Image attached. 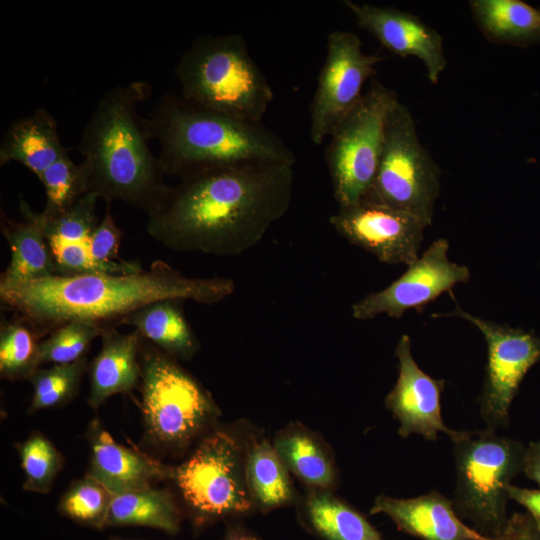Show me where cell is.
Masks as SVG:
<instances>
[{"label": "cell", "instance_id": "277c9868", "mask_svg": "<svg viewBox=\"0 0 540 540\" xmlns=\"http://www.w3.org/2000/svg\"><path fill=\"white\" fill-rule=\"evenodd\" d=\"M151 139L160 144L164 175L183 177L195 171L244 163L295 164L283 140L262 122L210 111L164 95L145 118Z\"/></svg>", "mask_w": 540, "mask_h": 540}, {"label": "cell", "instance_id": "4316f807", "mask_svg": "<svg viewBox=\"0 0 540 540\" xmlns=\"http://www.w3.org/2000/svg\"><path fill=\"white\" fill-rule=\"evenodd\" d=\"M303 515L310 530L323 540H383L359 511L329 490H313L304 502Z\"/></svg>", "mask_w": 540, "mask_h": 540}, {"label": "cell", "instance_id": "8992f818", "mask_svg": "<svg viewBox=\"0 0 540 540\" xmlns=\"http://www.w3.org/2000/svg\"><path fill=\"white\" fill-rule=\"evenodd\" d=\"M141 410L146 437L161 450L182 451L210 431L220 411L177 359L142 339Z\"/></svg>", "mask_w": 540, "mask_h": 540}, {"label": "cell", "instance_id": "2e32d148", "mask_svg": "<svg viewBox=\"0 0 540 540\" xmlns=\"http://www.w3.org/2000/svg\"><path fill=\"white\" fill-rule=\"evenodd\" d=\"M356 24L382 47L401 58L416 57L425 67L428 80L437 84L447 67L443 38L417 15L393 7L343 1Z\"/></svg>", "mask_w": 540, "mask_h": 540}, {"label": "cell", "instance_id": "ba28073f", "mask_svg": "<svg viewBox=\"0 0 540 540\" xmlns=\"http://www.w3.org/2000/svg\"><path fill=\"white\" fill-rule=\"evenodd\" d=\"M398 101L394 90L371 79L360 101L328 137L325 160L338 207L360 202L370 189L378 169L387 121Z\"/></svg>", "mask_w": 540, "mask_h": 540}, {"label": "cell", "instance_id": "836d02e7", "mask_svg": "<svg viewBox=\"0 0 540 540\" xmlns=\"http://www.w3.org/2000/svg\"><path fill=\"white\" fill-rule=\"evenodd\" d=\"M56 267V275L89 273L126 274L142 270L137 262L115 261L109 264L96 262L89 251L88 242H71L59 238L47 239Z\"/></svg>", "mask_w": 540, "mask_h": 540}, {"label": "cell", "instance_id": "1f68e13d", "mask_svg": "<svg viewBox=\"0 0 540 540\" xmlns=\"http://www.w3.org/2000/svg\"><path fill=\"white\" fill-rule=\"evenodd\" d=\"M23 471V489L40 494L48 493L64 466V457L41 432L33 431L17 444Z\"/></svg>", "mask_w": 540, "mask_h": 540}, {"label": "cell", "instance_id": "f35d334b", "mask_svg": "<svg viewBox=\"0 0 540 540\" xmlns=\"http://www.w3.org/2000/svg\"><path fill=\"white\" fill-rule=\"evenodd\" d=\"M523 473L540 486V440L526 447Z\"/></svg>", "mask_w": 540, "mask_h": 540}, {"label": "cell", "instance_id": "7c38bea8", "mask_svg": "<svg viewBox=\"0 0 540 540\" xmlns=\"http://www.w3.org/2000/svg\"><path fill=\"white\" fill-rule=\"evenodd\" d=\"M379 53L366 54L353 32L334 30L327 36L326 57L310 105V138L320 145L336 124L363 96V87L383 61Z\"/></svg>", "mask_w": 540, "mask_h": 540}, {"label": "cell", "instance_id": "ffe728a7", "mask_svg": "<svg viewBox=\"0 0 540 540\" xmlns=\"http://www.w3.org/2000/svg\"><path fill=\"white\" fill-rule=\"evenodd\" d=\"M22 219L11 220L1 212V232L10 249V262L0 285H14L56 275V267L44 230L41 213L20 198Z\"/></svg>", "mask_w": 540, "mask_h": 540}, {"label": "cell", "instance_id": "30bf717a", "mask_svg": "<svg viewBox=\"0 0 540 540\" xmlns=\"http://www.w3.org/2000/svg\"><path fill=\"white\" fill-rule=\"evenodd\" d=\"M175 482L195 523L204 524L252 509L244 450L228 431L215 429L175 467Z\"/></svg>", "mask_w": 540, "mask_h": 540}, {"label": "cell", "instance_id": "52a82bcc", "mask_svg": "<svg viewBox=\"0 0 540 540\" xmlns=\"http://www.w3.org/2000/svg\"><path fill=\"white\" fill-rule=\"evenodd\" d=\"M453 444L456 470L453 507L476 531L500 539L509 520L508 488L523 472L526 446L487 428L466 431Z\"/></svg>", "mask_w": 540, "mask_h": 540}, {"label": "cell", "instance_id": "cb8c5ba5", "mask_svg": "<svg viewBox=\"0 0 540 540\" xmlns=\"http://www.w3.org/2000/svg\"><path fill=\"white\" fill-rule=\"evenodd\" d=\"M273 446L287 470L313 490H329L335 485L333 457L311 431L289 425L276 435Z\"/></svg>", "mask_w": 540, "mask_h": 540}, {"label": "cell", "instance_id": "d590c367", "mask_svg": "<svg viewBox=\"0 0 540 540\" xmlns=\"http://www.w3.org/2000/svg\"><path fill=\"white\" fill-rule=\"evenodd\" d=\"M121 238L122 231L114 221L110 203H107L104 217L97 225L88 241L92 258L101 264L120 261L118 260V252Z\"/></svg>", "mask_w": 540, "mask_h": 540}, {"label": "cell", "instance_id": "e575fe53", "mask_svg": "<svg viewBox=\"0 0 540 540\" xmlns=\"http://www.w3.org/2000/svg\"><path fill=\"white\" fill-rule=\"evenodd\" d=\"M99 196L87 192L67 211L45 217L44 230L46 238H59L71 242H88L97 227L96 203Z\"/></svg>", "mask_w": 540, "mask_h": 540}, {"label": "cell", "instance_id": "484cf974", "mask_svg": "<svg viewBox=\"0 0 540 540\" xmlns=\"http://www.w3.org/2000/svg\"><path fill=\"white\" fill-rule=\"evenodd\" d=\"M180 522L181 513L173 494L153 486L115 494L106 527L147 526L175 534Z\"/></svg>", "mask_w": 540, "mask_h": 540}, {"label": "cell", "instance_id": "e0dca14e", "mask_svg": "<svg viewBox=\"0 0 540 540\" xmlns=\"http://www.w3.org/2000/svg\"><path fill=\"white\" fill-rule=\"evenodd\" d=\"M85 437L90 447L87 474L100 481L114 495L173 480L174 466L116 442L97 418L88 424Z\"/></svg>", "mask_w": 540, "mask_h": 540}, {"label": "cell", "instance_id": "f1b7e54d", "mask_svg": "<svg viewBox=\"0 0 540 540\" xmlns=\"http://www.w3.org/2000/svg\"><path fill=\"white\" fill-rule=\"evenodd\" d=\"M19 319L4 321L0 328V375L11 382L29 380L39 365V341Z\"/></svg>", "mask_w": 540, "mask_h": 540}, {"label": "cell", "instance_id": "7a4b0ae2", "mask_svg": "<svg viewBox=\"0 0 540 540\" xmlns=\"http://www.w3.org/2000/svg\"><path fill=\"white\" fill-rule=\"evenodd\" d=\"M235 288L230 278L189 277L156 260L147 270L134 273L54 275L0 285V300L40 338L73 320L115 327L133 312L161 300L217 304Z\"/></svg>", "mask_w": 540, "mask_h": 540}, {"label": "cell", "instance_id": "5bb4252c", "mask_svg": "<svg viewBox=\"0 0 540 540\" xmlns=\"http://www.w3.org/2000/svg\"><path fill=\"white\" fill-rule=\"evenodd\" d=\"M329 223L349 243L371 253L380 262L406 266L419 258L424 232L429 226L408 212L363 200L338 207Z\"/></svg>", "mask_w": 540, "mask_h": 540}, {"label": "cell", "instance_id": "83f0119b", "mask_svg": "<svg viewBox=\"0 0 540 540\" xmlns=\"http://www.w3.org/2000/svg\"><path fill=\"white\" fill-rule=\"evenodd\" d=\"M88 370L85 356L72 363L39 367L28 380L33 387L28 413L58 408L69 403L77 395L82 378Z\"/></svg>", "mask_w": 540, "mask_h": 540}, {"label": "cell", "instance_id": "603a6c76", "mask_svg": "<svg viewBox=\"0 0 540 540\" xmlns=\"http://www.w3.org/2000/svg\"><path fill=\"white\" fill-rule=\"evenodd\" d=\"M468 5L488 41L516 47L540 44V8L522 0H471Z\"/></svg>", "mask_w": 540, "mask_h": 540}, {"label": "cell", "instance_id": "d4e9b609", "mask_svg": "<svg viewBox=\"0 0 540 540\" xmlns=\"http://www.w3.org/2000/svg\"><path fill=\"white\" fill-rule=\"evenodd\" d=\"M245 479L253 505L270 511L291 504L295 498L288 470L273 444L255 441L245 455Z\"/></svg>", "mask_w": 540, "mask_h": 540}, {"label": "cell", "instance_id": "9a60e30c", "mask_svg": "<svg viewBox=\"0 0 540 540\" xmlns=\"http://www.w3.org/2000/svg\"><path fill=\"white\" fill-rule=\"evenodd\" d=\"M398 378L385 399L387 409L397 419L398 434L407 438L411 434L426 440H437L442 432L454 442L466 431H457L446 426L441 415V393L445 387L443 379H434L413 358L411 340L403 334L396 345Z\"/></svg>", "mask_w": 540, "mask_h": 540}, {"label": "cell", "instance_id": "5b68a950", "mask_svg": "<svg viewBox=\"0 0 540 540\" xmlns=\"http://www.w3.org/2000/svg\"><path fill=\"white\" fill-rule=\"evenodd\" d=\"M175 74L188 103L240 120L261 123L273 90L241 35L195 39Z\"/></svg>", "mask_w": 540, "mask_h": 540}, {"label": "cell", "instance_id": "4fadbf2b", "mask_svg": "<svg viewBox=\"0 0 540 540\" xmlns=\"http://www.w3.org/2000/svg\"><path fill=\"white\" fill-rule=\"evenodd\" d=\"M448 251L449 242L436 239L398 279L355 302L353 318L368 320L386 314L399 319L408 310L422 311L443 293H451L458 283L467 282L469 268L452 262Z\"/></svg>", "mask_w": 540, "mask_h": 540}, {"label": "cell", "instance_id": "d6a6232c", "mask_svg": "<svg viewBox=\"0 0 540 540\" xmlns=\"http://www.w3.org/2000/svg\"><path fill=\"white\" fill-rule=\"evenodd\" d=\"M104 327L83 320L69 321L39 341V365L72 363L84 357Z\"/></svg>", "mask_w": 540, "mask_h": 540}, {"label": "cell", "instance_id": "3957f363", "mask_svg": "<svg viewBox=\"0 0 540 540\" xmlns=\"http://www.w3.org/2000/svg\"><path fill=\"white\" fill-rule=\"evenodd\" d=\"M150 85L137 80L107 91L87 121L78 149L88 171V192L107 203L122 201L145 212L168 186L145 118L137 106L150 95Z\"/></svg>", "mask_w": 540, "mask_h": 540}, {"label": "cell", "instance_id": "d6986e66", "mask_svg": "<svg viewBox=\"0 0 540 540\" xmlns=\"http://www.w3.org/2000/svg\"><path fill=\"white\" fill-rule=\"evenodd\" d=\"M100 338V351L89 365L88 404L95 410L113 395L128 394L141 383L138 332L122 334L115 327H104Z\"/></svg>", "mask_w": 540, "mask_h": 540}, {"label": "cell", "instance_id": "7402d4cb", "mask_svg": "<svg viewBox=\"0 0 540 540\" xmlns=\"http://www.w3.org/2000/svg\"><path fill=\"white\" fill-rule=\"evenodd\" d=\"M181 300H161L125 317L119 325L134 327L142 339L175 359L189 360L200 344L189 325Z\"/></svg>", "mask_w": 540, "mask_h": 540}, {"label": "cell", "instance_id": "8fae6325", "mask_svg": "<svg viewBox=\"0 0 540 540\" xmlns=\"http://www.w3.org/2000/svg\"><path fill=\"white\" fill-rule=\"evenodd\" d=\"M433 316L460 317L481 331L487 346V363L480 396V415L489 430L507 427L510 408L520 384L540 360V337L521 328L475 316L458 304L450 313Z\"/></svg>", "mask_w": 540, "mask_h": 540}, {"label": "cell", "instance_id": "9c48e42d", "mask_svg": "<svg viewBox=\"0 0 540 540\" xmlns=\"http://www.w3.org/2000/svg\"><path fill=\"white\" fill-rule=\"evenodd\" d=\"M440 179L441 169L420 142L410 110L398 101L387 121L375 179L362 200L408 212L430 226Z\"/></svg>", "mask_w": 540, "mask_h": 540}, {"label": "cell", "instance_id": "ab89813d", "mask_svg": "<svg viewBox=\"0 0 540 540\" xmlns=\"http://www.w3.org/2000/svg\"><path fill=\"white\" fill-rule=\"evenodd\" d=\"M223 540H260L256 536L242 529L231 530Z\"/></svg>", "mask_w": 540, "mask_h": 540}, {"label": "cell", "instance_id": "f546056e", "mask_svg": "<svg viewBox=\"0 0 540 540\" xmlns=\"http://www.w3.org/2000/svg\"><path fill=\"white\" fill-rule=\"evenodd\" d=\"M114 494L93 476L73 481L58 503L61 515L90 528L106 527Z\"/></svg>", "mask_w": 540, "mask_h": 540}, {"label": "cell", "instance_id": "6da1fadb", "mask_svg": "<svg viewBox=\"0 0 540 540\" xmlns=\"http://www.w3.org/2000/svg\"><path fill=\"white\" fill-rule=\"evenodd\" d=\"M294 165L256 162L192 172L146 211L147 233L181 252L236 256L288 211Z\"/></svg>", "mask_w": 540, "mask_h": 540}, {"label": "cell", "instance_id": "44dd1931", "mask_svg": "<svg viewBox=\"0 0 540 540\" xmlns=\"http://www.w3.org/2000/svg\"><path fill=\"white\" fill-rule=\"evenodd\" d=\"M67 153L56 120L40 108L16 120L7 129L0 144V165L18 162L39 178Z\"/></svg>", "mask_w": 540, "mask_h": 540}, {"label": "cell", "instance_id": "8d00e7d4", "mask_svg": "<svg viewBox=\"0 0 540 540\" xmlns=\"http://www.w3.org/2000/svg\"><path fill=\"white\" fill-rule=\"evenodd\" d=\"M500 540H540V530L529 514L515 513Z\"/></svg>", "mask_w": 540, "mask_h": 540}, {"label": "cell", "instance_id": "74e56055", "mask_svg": "<svg viewBox=\"0 0 540 540\" xmlns=\"http://www.w3.org/2000/svg\"><path fill=\"white\" fill-rule=\"evenodd\" d=\"M509 498L522 505L540 530V489H527L514 485L508 488Z\"/></svg>", "mask_w": 540, "mask_h": 540}, {"label": "cell", "instance_id": "ac0fdd59", "mask_svg": "<svg viewBox=\"0 0 540 540\" xmlns=\"http://www.w3.org/2000/svg\"><path fill=\"white\" fill-rule=\"evenodd\" d=\"M385 514L400 529L420 540H500L466 525L450 499L437 491L414 498L377 496L370 514Z\"/></svg>", "mask_w": 540, "mask_h": 540}, {"label": "cell", "instance_id": "60d3db41", "mask_svg": "<svg viewBox=\"0 0 540 540\" xmlns=\"http://www.w3.org/2000/svg\"><path fill=\"white\" fill-rule=\"evenodd\" d=\"M112 540H123V539H112Z\"/></svg>", "mask_w": 540, "mask_h": 540}, {"label": "cell", "instance_id": "4dcf8cb0", "mask_svg": "<svg viewBox=\"0 0 540 540\" xmlns=\"http://www.w3.org/2000/svg\"><path fill=\"white\" fill-rule=\"evenodd\" d=\"M38 179L46 194L42 212L45 217L67 211L88 192L87 168L83 162L76 164L69 153L47 168Z\"/></svg>", "mask_w": 540, "mask_h": 540}]
</instances>
